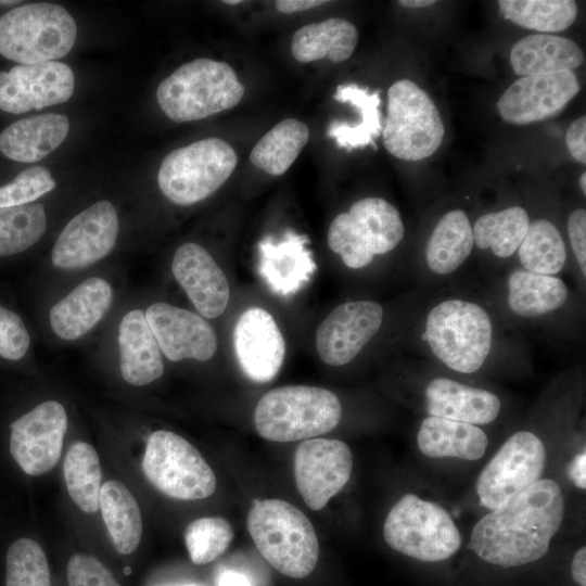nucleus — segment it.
Wrapping results in <instances>:
<instances>
[{"mask_svg": "<svg viewBox=\"0 0 586 586\" xmlns=\"http://www.w3.org/2000/svg\"><path fill=\"white\" fill-rule=\"evenodd\" d=\"M29 343V333L21 317L0 306V356L18 360L26 354Z\"/></svg>", "mask_w": 586, "mask_h": 586, "instance_id": "c03bdc74", "label": "nucleus"}, {"mask_svg": "<svg viewBox=\"0 0 586 586\" xmlns=\"http://www.w3.org/2000/svg\"><path fill=\"white\" fill-rule=\"evenodd\" d=\"M569 476L575 486L586 488V453L576 455L569 464Z\"/></svg>", "mask_w": 586, "mask_h": 586, "instance_id": "09e8293b", "label": "nucleus"}, {"mask_svg": "<svg viewBox=\"0 0 586 586\" xmlns=\"http://www.w3.org/2000/svg\"><path fill=\"white\" fill-rule=\"evenodd\" d=\"M18 1H12V0H0V5H9L17 3Z\"/></svg>", "mask_w": 586, "mask_h": 586, "instance_id": "6e6d98bb", "label": "nucleus"}, {"mask_svg": "<svg viewBox=\"0 0 586 586\" xmlns=\"http://www.w3.org/2000/svg\"><path fill=\"white\" fill-rule=\"evenodd\" d=\"M444 135L441 114L424 90L408 79L390 87L382 127L387 152L399 160L420 161L437 151Z\"/></svg>", "mask_w": 586, "mask_h": 586, "instance_id": "9d476101", "label": "nucleus"}, {"mask_svg": "<svg viewBox=\"0 0 586 586\" xmlns=\"http://www.w3.org/2000/svg\"><path fill=\"white\" fill-rule=\"evenodd\" d=\"M66 574L68 586H120L102 562L86 553L71 557Z\"/></svg>", "mask_w": 586, "mask_h": 586, "instance_id": "37998d69", "label": "nucleus"}, {"mask_svg": "<svg viewBox=\"0 0 586 586\" xmlns=\"http://www.w3.org/2000/svg\"><path fill=\"white\" fill-rule=\"evenodd\" d=\"M424 337L442 364L457 372L472 373L481 369L492 351L494 327L479 304L448 298L429 311Z\"/></svg>", "mask_w": 586, "mask_h": 586, "instance_id": "39448f33", "label": "nucleus"}, {"mask_svg": "<svg viewBox=\"0 0 586 586\" xmlns=\"http://www.w3.org/2000/svg\"><path fill=\"white\" fill-rule=\"evenodd\" d=\"M353 455L344 442L309 438L301 442L294 454V477L306 506L321 510L348 482Z\"/></svg>", "mask_w": 586, "mask_h": 586, "instance_id": "ddd939ff", "label": "nucleus"}, {"mask_svg": "<svg viewBox=\"0 0 586 586\" xmlns=\"http://www.w3.org/2000/svg\"><path fill=\"white\" fill-rule=\"evenodd\" d=\"M232 539V526L221 517L196 519L187 526L184 532L190 559L198 565L214 561L226 551Z\"/></svg>", "mask_w": 586, "mask_h": 586, "instance_id": "a19ab883", "label": "nucleus"}, {"mask_svg": "<svg viewBox=\"0 0 586 586\" xmlns=\"http://www.w3.org/2000/svg\"><path fill=\"white\" fill-rule=\"evenodd\" d=\"M579 186L583 194H586V173L584 171L579 178Z\"/></svg>", "mask_w": 586, "mask_h": 586, "instance_id": "864d4df0", "label": "nucleus"}, {"mask_svg": "<svg viewBox=\"0 0 586 586\" xmlns=\"http://www.w3.org/2000/svg\"><path fill=\"white\" fill-rule=\"evenodd\" d=\"M546 466V448L534 433L512 434L485 466L476 481L482 506L494 510L539 480Z\"/></svg>", "mask_w": 586, "mask_h": 586, "instance_id": "f8f14e48", "label": "nucleus"}, {"mask_svg": "<svg viewBox=\"0 0 586 586\" xmlns=\"http://www.w3.org/2000/svg\"><path fill=\"white\" fill-rule=\"evenodd\" d=\"M569 290L556 276L534 273L522 268L508 277L507 302L509 308L522 318H537L550 314L565 304Z\"/></svg>", "mask_w": 586, "mask_h": 586, "instance_id": "7c9ffc66", "label": "nucleus"}, {"mask_svg": "<svg viewBox=\"0 0 586 586\" xmlns=\"http://www.w3.org/2000/svg\"><path fill=\"white\" fill-rule=\"evenodd\" d=\"M171 271L202 317L217 318L225 311L230 297L229 282L204 247L192 242L180 245Z\"/></svg>", "mask_w": 586, "mask_h": 586, "instance_id": "412c9836", "label": "nucleus"}, {"mask_svg": "<svg viewBox=\"0 0 586 586\" xmlns=\"http://www.w3.org/2000/svg\"><path fill=\"white\" fill-rule=\"evenodd\" d=\"M383 315V307L373 301H351L336 306L316 332L321 360L333 367L352 361L380 330Z\"/></svg>", "mask_w": 586, "mask_h": 586, "instance_id": "dca6fc26", "label": "nucleus"}, {"mask_svg": "<svg viewBox=\"0 0 586 586\" xmlns=\"http://www.w3.org/2000/svg\"><path fill=\"white\" fill-rule=\"evenodd\" d=\"M572 576L581 586L586 585V548L582 547L572 560Z\"/></svg>", "mask_w": 586, "mask_h": 586, "instance_id": "8fccbe9b", "label": "nucleus"}, {"mask_svg": "<svg viewBox=\"0 0 586 586\" xmlns=\"http://www.w3.org/2000/svg\"><path fill=\"white\" fill-rule=\"evenodd\" d=\"M117 234L114 205L99 201L77 214L61 231L52 249V264L64 270L90 266L113 250Z\"/></svg>", "mask_w": 586, "mask_h": 586, "instance_id": "2eb2a0df", "label": "nucleus"}, {"mask_svg": "<svg viewBox=\"0 0 586 586\" xmlns=\"http://www.w3.org/2000/svg\"><path fill=\"white\" fill-rule=\"evenodd\" d=\"M579 89L574 72L523 76L504 91L497 109L511 124L540 122L560 113Z\"/></svg>", "mask_w": 586, "mask_h": 586, "instance_id": "a211bd4d", "label": "nucleus"}, {"mask_svg": "<svg viewBox=\"0 0 586 586\" xmlns=\"http://www.w3.org/2000/svg\"><path fill=\"white\" fill-rule=\"evenodd\" d=\"M417 443L431 458L477 460L484 456L488 438L477 425L429 416L420 425Z\"/></svg>", "mask_w": 586, "mask_h": 586, "instance_id": "cd10ccee", "label": "nucleus"}, {"mask_svg": "<svg viewBox=\"0 0 586 586\" xmlns=\"http://www.w3.org/2000/svg\"><path fill=\"white\" fill-rule=\"evenodd\" d=\"M142 470L156 489L175 499H204L216 489L215 473L201 453L170 431L158 430L149 436Z\"/></svg>", "mask_w": 586, "mask_h": 586, "instance_id": "9b49d317", "label": "nucleus"}, {"mask_svg": "<svg viewBox=\"0 0 586 586\" xmlns=\"http://www.w3.org/2000/svg\"><path fill=\"white\" fill-rule=\"evenodd\" d=\"M583 61V51L574 41L549 34L523 37L513 44L510 52L512 69L521 77L573 72Z\"/></svg>", "mask_w": 586, "mask_h": 586, "instance_id": "bb28decb", "label": "nucleus"}, {"mask_svg": "<svg viewBox=\"0 0 586 586\" xmlns=\"http://www.w3.org/2000/svg\"><path fill=\"white\" fill-rule=\"evenodd\" d=\"M225 4H228V5H237V4H240V3H243L242 0H225L222 1Z\"/></svg>", "mask_w": 586, "mask_h": 586, "instance_id": "5fc2aeb1", "label": "nucleus"}, {"mask_svg": "<svg viewBox=\"0 0 586 586\" xmlns=\"http://www.w3.org/2000/svg\"><path fill=\"white\" fill-rule=\"evenodd\" d=\"M64 479L72 500L86 513L99 509L102 472L97 450L86 442L73 443L64 460Z\"/></svg>", "mask_w": 586, "mask_h": 586, "instance_id": "c9c22d12", "label": "nucleus"}, {"mask_svg": "<svg viewBox=\"0 0 586 586\" xmlns=\"http://www.w3.org/2000/svg\"><path fill=\"white\" fill-rule=\"evenodd\" d=\"M65 115L48 113L20 119L0 133V151L9 158L34 163L53 152L67 137Z\"/></svg>", "mask_w": 586, "mask_h": 586, "instance_id": "a878e982", "label": "nucleus"}, {"mask_svg": "<svg viewBox=\"0 0 586 586\" xmlns=\"http://www.w3.org/2000/svg\"><path fill=\"white\" fill-rule=\"evenodd\" d=\"M111 301L110 283L102 278H88L51 308V328L63 340L79 339L103 318Z\"/></svg>", "mask_w": 586, "mask_h": 586, "instance_id": "b1692460", "label": "nucleus"}, {"mask_svg": "<svg viewBox=\"0 0 586 586\" xmlns=\"http://www.w3.org/2000/svg\"><path fill=\"white\" fill-rule=\"evenodd\" d=\"M99 507L115 549L122 555L133 552L142 536L139 505L119 481L105 482L100 492Z\"/></svg>", "mask_w": 586, "mask_h": 586, "instance_id": "2f4dec72", "label": "nucleus"}, {"mask_svg": "<svg viewBox=\"0 0 586 586\" xmlns=\"http://www.w3.org/2000/svg\"><path fill=\"white\" fill-rule=\"evenodd\" d=\"M182 586H196V585H182Z\"/></svg>", "mask_w": 586, "mask_h": 586, "instance_id": "13d9d810", "label": "nucleus"}, {"mask_svg": "<svg viewBox=\"0 0 586 586\" xmlns=\"http://www.w3.org/2000/svg\"><path fill=\"white\" fill-rule=\"evenodd\" d=\"M564 515L559 485L539 479L526 491L484 515L473 527L469 548L502 568L543 558Z\"/></svg>", "mask_w": 586, "mask_h": 586, "instance_id": "f257e3e1", "label": "nucleus"}, {"mask_svg": "<svg viewBox=\"0 0 586 586\" xmlns=\"http://www.w3.org/2000/svg\"><path fill=\"white\" fill-rule=\"evenodd\" d=\"M383 536L392 549L425 562L446 560L461 546L449 513L413 494L404 495L390 510Z\"/></svg>", "mask_w": 586, "mask_h": 586, "instance_id": "1a4fd4ad", "label": "nucleus"}, {"mask_svg": "<svg viewBox=\"0 0 586 586\" xmlns=\"http://www.w3.org/2000/svg\"><path fill=\"white\" fill-rule=\"evenodd\" d=\"M246 524L260 555L281 574L303 578L316 568L318 537L297 507L281 499L255 500Z\"/></svg>", "mask_w": 586, "mask_h": 586, "instance_id": "f03ea898", "label": "nucleus"}, {"mask_svg": "<svg viewBox=\"0 0 586 586\" xmlns=\"http://www.w3.org/2000/svg\"><path fill=\"white\" fill-rule=\"evenodd\" d=\"M307 244V235L291 230L259 241L258 273L272 293L289 296L310 281L317 265Z\"/></svg>", "mask_w": 586, "mask_h": 586, "instance_id": "4be33fe9", "label": "nucleus"}, {"mask_svg": "<svg viewBox=\"0 0 586 586\" xmlns=\"http://www.w3.org/2000/svg\"><path fill=\"white\" fill-rule=\"evenodd\" d=\"M118 345L123 379L136 386L146 385L164 373L160 346L140 309L127 313L119 324Z\"/></svg>", "mask_w": 586, "mask_h": 586, "instance_id": "393cba45", "label": "nucleus"}, {"mask_svg": "<svg viewBox=\"0 0 586 586\" xmlns=\"http://www.w3.org/2000/svg\"><path fill=\"white\" fill-rule=\"evenodd\" d=\"M568 235L576 263L583 277L586 276V211L576 208L568 218Z\"/></svg>", "mask_w": 586, "mask_h": 586, "instance_id": "a18cd8bd", "label": "nucleus"}, {"mask_svg": "<svg viewBox=\"0 0 586 586\" xmlns=\"http://www.w3.org/2000/svg\"><path fill=\"white\" fill-rule=\"evenodd\" d=\"M145 319L161 352L171 361H206L217 351L213 327L200 315L158 302L148 307Z\"/></svg>", "mask_w": 586, "mask_h": 586, "instance_id": "6ab92c4d", "label": "nucleus"}, {"mask_svg": "<svg viewBox=\"0 0 586 586\" xmlns=\"http://www.w3.org/2000/svg\"><path fill=\"white\" fill-rule=\"evenodd\" d=\"M522 269L555 276L566 262V247L559 229L547 219L530 222L524 240L518 249Z\"/></svg>", "mask_w": 586, "mask_h": 586, "instance_id": "e433bc0d", "label": "nucleus"}, {"mask_svg": "<svg viewBox=\"0 0 586 586\" xmlns=\"http://www.w3.org/2000/svg\"><path fill=\"white\" fill-rule=\"evenodd\" d=\"M10 428V453L26 474L42 475L54 468L67 430V415L60 403L43 402Z\"/></svg>", "mask_w": 586, "mask_h": 586, "instance_id": "4468645a", "label": "nucleus"}, {"mask_svg": "<svg viewBox=\"0 0 586 586\" xmlns=\"http://www.w3.org/2000/svg\"><path fill=\"white\" fill-rule=\"evenodd\" d=\"M399 212L384 199L369 196L355 202L330 224L328 245L346 267L360 269L377 255L393 251L403 240Z\"/></svg>", "mask_w": 586, "mask_h": 586, "instance_id": "0eeeda50", "label": "nucleus"}, {"mask_svg": "<svg viewBox=\"0 0 586 586\" xmlns=\"http://www.w3.org/2000/svg\"><path fill=\"white\" fill-rule=\"evenodd\" d=\"M342 406L331 391L309 385H285L267 392L257 403L254 425L271 442L315 438L340 422Z\"/></svg>", "mask_w": 586, "mask_h": 586, "instance_id": "20e7f679", "label": "nucleus"}, {"mask_svg": "<svg viewBox=\"0 0 586 586\" xmlns=\"http://www.w3.org/2000/svg\"><path fill=\"white\" fill-rule=\"evenodd\" d=\"M565 142L571 156L579 162L586 163V117L575 119L569 127L565 135Z\"/></svg>", "mask_w": 586, "mask_h": 586, "instance_id": "49530a36", "label": "nucleus"}, {"mask_svg": "<svg viewBox=\"0 0 586 586\" xmlns=\"http://www.w3.org/2000/svg\"><path fill=\"white\" fill-rule=\"evenodd\" d=\"M217 586H252L249 577L238 571L225 570L217 576Z\"/></svg>", "mask_w": 586, "mask_h": 586, "instance_id": "3c124183", "label": "nucleus"}, {"mask_svg": "<svg viewBox=\"0 0 586 586\" xmlns=\"http://www.w3.org/2000/svg\"><path fill=\"white\" fill-rule=\"evenodd\" d=\"M424 400L430 416L474 425L494 421L501 408L494 393L448 378L431 380L424 390Z\"/></svg>", "mask_w": 586, "mask_h": 586, "instance_id": "5701e85b", "label": "nucleus"}, {"mask_svg": "<svg viewBox=\"0 0 586 586\" xmlns=\"http://www.w3.org/2000/svg\"><path fill=\"white\" fill-rule=\"evenodd\" d=\"M47 229L42 204L0 208V257L23 252L37 243Z\"/></svg>", "mask_w": 586, "mask_h": 586, "instance_id": "58836bf2", "label": "nucleus"}, {"mask_svg": "<svg viewBox=\"0 0 586 586\" xmlns=\"http://www.w3.org/2000/svg\"><path fill=\"white\" fill-rule=\"evenodd\" d=\"M77 26L60 4H23L0 16V54L22 65L65 56L73 48Z\"/></svg>", "mask_w": 586, "mask_h": 586, "instance_id": "423d86ee", "label": "nucleus"}, {"mask_svg": "<svg viewBox=\"0 0 586 586\" xmlns=\"http://www.w3.org/2000/svg\"><path fill=\"white\" fill-rule=\"evenodd\" d=\"M334 99L355 106L361 120L357 125L333 122L329 126L328 136L334 138L340 148L347 150L373 144V140L382 132L379 92L369 94L367 89H361L356 84L341 85Z\"/></svg>", "mask_w": 586, "mask_h": 586, "instance_id": "72a5a7b5", "label": "nucleus"}, {"mask_svg": "<svg viewBox=\"0 0 586 586\" xmlns=\"http://www.w3.org/2000/svg\"><path fill=\"white\" fill-rule=\"evenodd\" d=\"M130 572H131L130 568H125V569H124V573H125L126 575H129Z\"/></svg>", "mask_w": 586, "mask_h": 586, "instance_id": "4d7b16f0", "label": "nucleus"}, {"mask_svg": "<svg viewBox=\"0 0 586 586\" xmlns=\"http://www.w3.org/2000/svg\"><path fill=\"white\" fill-rule=\"evenodd\" d=\"M474 245L472 226L462 209L444 214L425 246L429 269L440 276L455 272L470 256Z\"/></svg>", "mask_w": 586, "mask_h": 586, "instance_id": "c756f323", "label": "nucleus"}, {"mask_svg": "<svg viewBox=\"0 0 586 586\" xmlns=\"http://www.w3.org/2000/svg\"><path fill=\"white\" fill-rule=\"evenodd\" d=\"M528 226V214L521 206L484 214L472 227L474 244L481 250H491L498 258H508L518 251Z\"/></svg>", "mask_w": 586, "mask_h": 586, "instance_id": "f704fd0d", "label": "nucleus"}, {"mask_svg": "<svg viewBox=\"0 0 586 586\" xmlns=\"http://www.w3.org/2000/svg\"><path fill=\"white\" fill-rule=\"evenodd\" d=\"M54 187L55 181L46 167L26 168L11 183L0 187V208L29 204Z\"/></svg>", "mask_w": 586, "mask_h": 586, "instance_id": "79ce46f5", "label": "nucleus"}, {"mask_svg": "<svg viewBox=\"0 0 586 586\" xmlns=\"http://www.w3.org/2000/svg\"><path fill=\"white\" fill-rule=\"evenodd\" d=\"M329 3L326 0H278L276 1V9L280 13L291 14L295 12L307 11L322 4Z\"/></svg>", "mask_w": 586, "mask_h": 586, "instance_id": "de8ad7c7", "label": "nucleus"}, {"mask_svg": "<svg viewBox=\"0 0 586 586\" xmlns=\"http://www.w3.org/2000/svg\"><path fill=\"white\" fill-rule=\"evenodd\" d=\"M309 140L308 126L295 118H285L267 131L250 153L251 163L271 175L284 174Z\"/></svg>", "mask_w": 586, "mask_h": 586, "instance_id": "473e14b6", "label": "nucleus"}, {"mask_svg": "<svg viewBox=\"0 0 586 586\" xmlns=\"http://www.w3.org/2000/svg\"><path fill=\"white\" fill-rule=\"evenodd\" d=\"M397 3L402 7H406L410 9H419V8H425V7L435 4L436 1L434 0H400Z\"/></svg>", "mask_w": 586, "mask_h": 586, "instance_id": "603ef678", "label": "nucleus"}, {"mask_svg": "<svg viewBox=\"0 0 586 586\" xmlns=\"http://www.w3.org/2000/svg\"><path fill=\"white\" fill-rule=\"evenodd\" d=\"M233 347L244 374L257 383L271 381L285 357V342L273 317L264 308L250 307L233 330Z\"/></svg>", "mask_w": 586, "mask_h": 586, "instance_id": "aec40b11", "label": "nucleus"}, {"mask_svg": "<svg viewBox=\"0 0 586 586\" xmlns=\"http://www.w3.org/2000/svg\"><path fill=\"white\" fill-rule=\"evenodd\" d=\"M358 42V30L351 22L333 17L307 24L296 30L291 52L297 62L307 63L329 59L333 63L346 61Z\"/></svg>", "mask_w": 586, "mask_h": 586, "instance_id": "c85d7f7f", "label": "nucleus"}, {"mask_svg": "<svg viewBox=\"0 0 586 586\" xmlns=\"http://www.w3.org/2000/svg\"><path fill=\"white\" fill-rule=\"evenodd\" d=\"M74 86V74L67 64L50 61L16 65L0 72V110L22 114L60 104L72 97Z\"/></svg>", "mask_w": 586, "mask_h": 586, "instance_id": "f3484780", "label": "nucleus"}, {"mask_svg": "<svg viewBox=\"0 0 586 586\" xmlns=\"http://www.w3.org/2000/svg\"><path fill=\"white\" fill-rule=\"evenodd\" d=\"M238 163L232 146L219 138H206L169 152L158 169L163 194L178 205L198 203L217 191Z\"/></svg>", "mask_w": 586, "mask_h": 586, "instance_id": "6e6552de", "label": "nucleus"}, {"mask_svg": "<svg viewBox=\"0 0 586 586\" xmlns=\"http://www.w3.org/2000/svg\"><path fill=\"white\" fill-rule=\"evenodd\" d=\"M498 5L506 20L540 33L564 30L577 15L572 0H499Z\"/></svg>", "mask_w": 586, "mask_h": 586, "instance_id": "4c0bfd02", "label": "nucleus"}, {"mask_svg": "<svg viewBox=\"0 0 586 586\" xmlns=\"http://www.w3.org/2000/svg\"><path fill=\"white\" fill-rule=\"evenodd\" d=\"M244 86L233 68L206 58L182 64L157 87L164 114L176 123L202 119L234 107Z\"/></svg>", "mask_w": 586, "mask_h": 586, "instance_id": "7ed1b4c3", "label": "nucleus"}, {"mask_svg": "<svg viewBox=\"0 0 586 586\" xmlns=\"http://www.w3.org/2000/svg\"><path fill=\"white\" fill-rule=\"evenodd\" d=\"M5 586H51L46 555L30 538H18L8 549Z\"/></svg>", "mask_w": 586, "mask_h": 586, "instance_id": "ea45409f", "label": "nucleus"}]
</instances>
